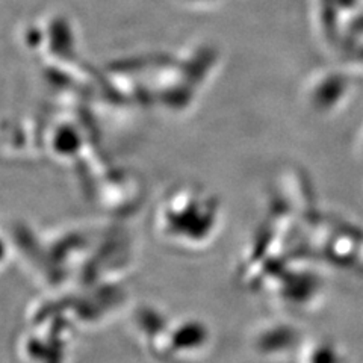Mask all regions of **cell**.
<instances>
[{"label": "cell", "mask_w": 363, "mask_h": 363, "mask_svg": "<svg viewBox=\"0 0 363 363\" xmlns=\"http://www.w3.org/2000/svg\"><path fill=\"white\" fill-rule=\"evenodd\" d=\"M315 257L335 268L363 272V232L345 223H325L309 232Z\"/></svg>", "instance_id": "cell-1"}, {"label": "cell", "mask_w": 363, "mask_h": 363, "mask_svg": "<svg viewBox=\"0 0 363 363\" xmlns=\"http://www.w3.org/2000/svg\"><path fill=\"white\" fill-rule=\"evenodd\" d=\"M253 344L260 356L283 359L300 348V333L288 324H268L256 332Z\"/></svg>", "instance_id": "cell-2"}, {"label": "cell", "mask_w": 363, "mask_h": 363, "mask_svg": "<svg viewBox=\"0 0 363 363\" xmlns=\"http://www.w3.org/2000/svg\"><path fill=\"white\" fill-rule=\"evenodd\" d=\"M300 363H345L339 350L327 340H318L315 344L301 350Z\"/></svg>", "instance_id": "cell-3"}]
</instances>
